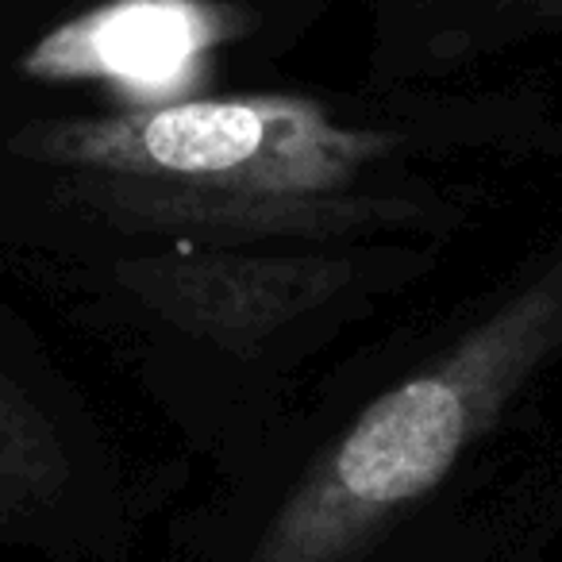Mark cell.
Listing matches in <instances>:
<instances>
[{"instance_id":"1","label":"cell","mask_w":562,"mask_h":562,"mask_svg":"<svg viewBox=\"0 0 562 562\" xmlns=\"http://www.w3.org/2000/svg\"><path fill=\"white\" fill-rule=\"evenodd\" d=\"M562 347V255L420 374L367 405L247 562H344L424 501Z\"/></svg>"},{"instance_id":"2","label":"cell","mask_w":562,"mask_h":562,"mask_svg":"<svg viewBox=\"0 0 562 562\" xmlns=\"http://www.w3.org/2000/svg\"><path fill=\"white\" fill-rule=\"evenodd\" d=\"M390 147L385 132L336 124L308 97L258 93L66 120L32 132L20 155L104 178L212 193L324 196L347 189L370 162L390 155Z\"/></svg>"},{"instance_id":"3","label":"cell","mask_w":562,"mask_h":562,"mask_svg":"<svg viewBox=\"0 0 562 562\" xmlns=\"http://www.w3.org/2000/svg\"><path fill=\"white\" fill-rule=\"evenodd\" d=\"M247 32L220 0H109L50 27L20 70L35 81H101L135 109L189 101L209 55Z\"/></svg>"},{"instance_id":"4","label":"cell","mask_w":562,"mask_h":562,"mask_svg":"<svg viewBox=\"0 0 562 562\" xmlns=\"http://www.w3.org/2000/svg\"><path fill=\"white\" fill-rule=\"evenodd\" d=\"M351 273V262L324 255L266 258L189 250L120 266V285H127L173 328L227 351H250L297 316L336 297Z\"/></svg>"},{"instance_id":"5","label":"cell","mask_w":562,"mask_h":562,"mask_svg":"<svg viewBox=\"0 0 562 562\" xmlns=\"http://www.w3.org/2000/svg\"><path fill=\"white\" fill-rule=\"evenodd\" d=\"M116 196L127 212H150V220H158V224H220L250 235H328L359 220L347 216L355 209H339V204H328L321 196H243L132 178H116Z\"/></svg>"},{"instance_id":"6","label":"cell","mask_w":562,"mask_h":562,"mask_svg":"<svg viewBox=\"0 0 562 562\" xmlns=\"http://www.w3.org/2000/svg\"><path fill=\"white\" fill-rule=\"evenodd\" d=\"M66 474L70 462L55 424L9 374H0V524L47 505Z\"/></svg>"},{"instance_id":"7","label":"cell","mask_w":562,"mask_h":562,"mask_svg":"<svg viewBox=\"0 0 562 562\" xmlns=\"http://www.w3.org/2000/svg\"><path fill=\"white\" fill-rule=\"evenodd\" d=\"M531 9H543V12H562V0H524Z\"/></svg>"}]
</instances>
